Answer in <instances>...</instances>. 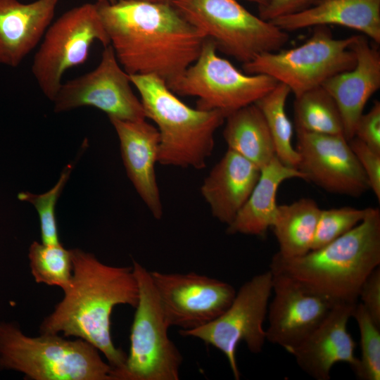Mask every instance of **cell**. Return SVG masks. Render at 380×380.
Returning <instances> with one entry per match:
<instances>
[{"instance_id":"obj_28","label":"cell","mask_w":380,"mask_h":380,"mask_svg":"<svg viewBox=\"0 0 380 380\" xmlns=\"http://www.w3.org/2000/svg\"><path fill=\"white\" fill-rule=\"evenodd\" d=\"M360 332V357L353 368L360 380L380 379V327L371 317L361 303L353 312Z\"/></svg>"},{"instance_id":"obj_33","label":"cell","mask_w":380,"mask_h":380,"mask_svg":"<svg viewBox=\"0 0 380 380\" xmlns=\"http://www.w3.org/2000/svg\"><path fill=\"white\" fill-rule=\"evenodd\" d=\"M358 299L374 322L380 327V267L375 268L362 283Z\"/></svg>"},{"instance_id":"obj_7","label":"cell","mask_w":380,"mask_h":380,"mask_svg":"<svg viewBox=\"0 0 380 380\" xmlns=\"http://www.w3.org/2000/svg\"><path fill=\"white\" fill-rule=\"evenodd\" d=\"M139 288L130 331V347L114 380H178L182 356L168 336L170 327L150 271L133 260Z\"/></svg>"},{"instance_id":"obj_29","label":"cell","mask_w":380,"mask_h":380,"mask_svg":"<svg viewBox=\"0 0 380 380\" xmlns=\"http://www.w3.org/2000/svg\"><path fill=\"white\" fill-rule=\"evenodd\" d=\"M74 167L70 163L63 170L56 184L48 191L34 194L28 191L20 192L18 198L34 205L37 210L40 223L42 243L46 245L60 244L55 208L57 201L65 187Z\"/></svg>"},{"instance_id":"obj_31","label":"cell","mask_w":380,"mask_h":380,"mask_svg":"<svg viewBox=\"0 0 380 380\" xmlns=\"http://www.w3.org/2000/svg\"><path fill=\"white\" fill-rule=\"evenodd\" d=\"M349 145L363 170L369 188L380 201V153H378L356 137L348 141Z\"/></svg>"},{"instance_id":"obj_30","label":"cell","mask_w":380,"mask_h":380,"mask_svg":"<svg viewBox=\"0 0 380 380\" xmlns=\"http://www.w3.org/2000/svg\"><path fill=\"white\" fill-rule=\"evenodd\" d=\"M367 209L351 206L322 209L310 251L331 243L353 229L364 220Z\"/></svg>"},{"instance_id":"obj_2","label":"cell","mask_w":380,"mask_h":380,"mask_svg":"<svg viewBox=\"0 0 380 380\" xmlns=\"http://www.w3.org/2000/svg\"><path fill=\"white\" fill-rule=\"evenodd\" d=\"M73 262L72 285L63 298L42 321L40 334L63 333L95 346L115 372L127 355L111 336V315L118 305L136 308L139 288L132 267L106 265L91 253L70 249Z\"/></svg>"},{"instance_id":"obj_23","label":"cell","mask_w":380,"mask_h":380,"mask_svg":"<svg viewBox=\"0 0 380 380\" xmlns=\"http://www.w3.org/2000/svg\"><path fill=\"white\" fill-rule=\"evenodd\" d=\"M223 137L230 149L260 169L276 156L266 120L255 104L239 108L225 118Z\"/></svg>"},{"instance_id":"obj_35","label":"cell","mask_w":380,"mask_h":380,"mask_svg":"<svg viewBox=\"0 0 380 380\" xmlns=\"http://www.w3.org/2000/svg\"><path fill=\"white\" fill-rule=\"evenodd\" d=\"M157 4H172L177 0H134Z\"/></svg>"},{"instance_id":"obj_10","label":"cell","mask_w":380,"mask_h":380,"mask_svg":"<svg viewBox=\"0 0 380 380\" xmlns=\"http://www.w3.org/2000/svg\"><path fill=\"white\" fill-rule=\"evenodd\" d=\"M36 52L32 72L43 94L53 101L64 72L83 64L91 44L110 40L96 4L86 3L63 13L46 29Z\"/></svg>"},{"instance_id":"obj_13","label":"cell","mask_w":380,"mask_h":380,"mask_svg":"<svg viewBox=\"0 0 380 380\" xmlns=\"http://www.w3.org/2000/svg\"><path fill=\"white\" fill-rule=\"evenodd\" d=\"M150 274L170 327L191 330L213 321L231 304L229 284L195 272Z\"/></svg>"},{"instance_id":"obj_26","label":"cell","mask_w":380,"mask_h":380,"mask_svg":"<svg viewBox=\"0 0 380 380\" xmlns=\"http://www.w3.org/2000/svg\"><path fill=\"white\" fill-rule=\"evenodd\" d=\"M290 93L286 85L279 82L255 104L266 120L276 156L284 165L297 169L299 155L292 144L293 127L286 112V103Z\"/></svg>"},{"instance_id":"obj_21","label":"cell","mask_w":380,"mask_h":380,"mask_svg":"<svg viewBox=\"0 0 380 380\" xmlns=\"http://www.w3.org/2000/svg\"><path fill=\"white\" fill-rule=\"evenodd\" d=\"M271 22L286 32L319 25H340L360 32L379 44L380 0H317L313 6Z\"/></svg>"},{"instance_id":"obj_27","label":"cell","mask_w":380,"mask_h":380,"mask_svg":"<svg viewBox=\"0 0 380 380\" xmlns=\"http://www.w3.org/2000/svg\"><path fill=\"white\" fill-rule=\"evenodd\" d=\"M31 273L37 283L56 286L65 291L72 285L73 262L70 249L61 243L46 245L34 241L29 248Z\"/></svg>"},{"instance_id":"obj_12","label":"cell","mask_w":380,"mask_h":380,"mask_svg":"<svg viewBox=\"0 0 380 380\" xmlns=\"http://www.w3.org/2000/svg\"><path fill=\"white\" fill-rule=\"evenodd\" d=\"M130 75L118 62L113 47H104L100 63L91 71L62 83L53 100L55 113L91 106L108 118L136 121L146 119L141 100L132 89Z\"/></svg>"},{"instance_id":"obj_16","label":"cell","mask_w":380,"mask_h":380,"mask_svg":"<svg viewBox=\"0 0 380 380\" xmlns=\"http://www.w3.org/2000/svg\"><path fill=\"white\" fill-rule=\"evenodd\" d=\"M356 304H334L315 330L289 353L298 366L314 379H330L336 363H347L352 369L357 365L356 343L347 329Z\"/></svg>"},{"instance_id":"obj_15","label":"cell","mask_w":380,"mask_h":380,"mask_svg":"<svg viewBox=\"0 0 380 380\" xmlns=\"http://www.w3.org/2000/svg\"><path fill=\"white\" fill-rule=\"evenodd\" d=\"M271 272L273 297L267 308L266 340L290 353L315 330L336 303L286 274Z\"/></svg>"},{"instance_id":"obj_32","label":"cell","mask_w":380,"mask_h":380,"mask_svg":"<svg viewBox=\"0 0 380 380\" xmlns=\"http://www.w3.org/2000/svg\"><path fill=\"white\" fill-rule=\"evenodd\" d=\"M354 137L380 153V102L375 101L367 113H362L355 125Z\"/></svg>"},{"instance_id":"obj_25","label":"cell","mask_w":380,"mask_h":380,"mask_svg":"<svg viewBox=\"0 0 380 380\" xmlns=\"http://www.w3.org/2000/svg\"><path fill=\"white\" fill-rule=\"evenodd\" d=\"M293 115L296 132L343 135L340 110L322 86L295 97Z\"/></svg>"},{"instance_id":"obj_14","label":"cell","mask_w":380,"mask_h":380,"mask_svg":"<svg viewBox=\"0 0 380 380\" xmlns=\"http://www.w3.org/2000/svg\"><path fill=\"white\" fill-rule=\"evenodd\" d=\"M297 169L304 180L324 191L360 197L370 189L367 178L343 134L296 132Z\"/></svg>"},{"instance_id":"obj_11","label":"cell","mask_w":380,"mask_h":380,"mask_svg":"<svg viewBox=\"0 0 380 380\" xmlns=\"http://www.w3.org/2000/svg\"><path fill=\"white\" fill-rule=\"evenodd\" d=\"M272 294V272L268 270L246 281L236 292L229 306L217 318L200 327L179 332L220 350L227 357L234 379L239 380L238 345L244 342L255 354L262 350L266 341L263 323Z\"/></svg>"},{"instance_id":"obj_24","label":"cell","mask_w":380,"mask_h":380,"mask_svg":"<svg viewBox=\"0 0 380 380\" xmlns=\"http://www.w3.org/2000/svg\"><path fill=\"white\" fill-rule=\"evenodd\" d=\"M321 211L317 202L310 198L278 205L272 226L279 244L277 253L291 258L308 253Z\"/></svg>"},{"instance_id":"obj_22","label":"cell","mask_w":380,"mask_h":380,"mask_svg":"<svg viewBox=\"0 0 380 380\" xmlns=\"http://www.w3.org/2000/svg\"><path fill=\"white\" fill-rule=\"evenodd\" d=\"M293 178L304 179V176L298 169L284 165L274 156L260 169V177L251 195L227 225V233L264 236L272 227L276 216L277 194L280 184Z\"/></svg>"},{"instance_id":"obj_18","label":"cell","mask_w":380,"mask_h":380,"mask_svg":"<svg viewBox=\"0 0 380 380\" xmlns=\"http://www.w3.org/2000/svg\"><path fill=\"white\" fill-rule=\"evenodd\" d=\"M119 139L127 175L152 215L160 220L163 207L157 183L160 136L154 125L145 120L128 121L109 118Z\"/></svg>"},{"instance_id":"obj_20","label":"cell","mask_w":380,"mask_h":380,"mask_svg":"<svg viewBox=\"0 0 380 380\" xmlns=\"http://www.w3.org/2000/svg\"><path fill=\"white\" fill-rule=\"evenodd\" d=\"M260 174L258 166L228 149L201 186L212 215L229 225L248 200Z\"/></svg>"},{"instance_id":"obj_37","label":"cell","mask_w":380,"mask_h":380,"mask_svg":"<svg viewBox=\"0 0 380 380\" xmlns=\"http://www.w3.org/2000/svg\"><path fill=\"white\" fill-rule=\"evenodd\" d=\"M118 0H96L97 3H104V4H113L116 2Z\"/></svg>"},{"instance_id":"obj_4","label":"cell","mask_w":380,"mask_h":380,"mask_svg":"<svg viewBox=\"0 0 380 380\" xmlns=\"http://www.w3.org/2000/svg\"><path fill=\"white\" fill-rule=\"evenodd\" d=\"M146 117L156 125L160 144L158 163L203 169L213 152L215 134L227 115L192 108L177 98L166 82L153 75H129Z\"/></svg>"},{"instance_id":"obj_8","label":"cell","mask_w":380,"mask_h":380,"mask_svg":"<svg viewBox=\"0 0 380 380\" xmlns=\"http://www.w3.org/2000/svg\"><path fill=\"white\" fill-rule=\"evenodd\" d=\"M313 27L312 35L303 44L262 53L243 64L244 72L270 76L297 97L355 66V55L350 48L355 35L336 39L328 26Z\"/></svg>"},{"instance_id":"obj_17","label":"cell","mask_w":380,"mask_h":380,"mask_svg":"<svg viewBox=\"0 0 380 380\" xmlns=\"http://www.w3.org/2000/svg\"><path fill=\"white\" fill-rule=\"evenodd\" d=\"M355 65L327 79L322 87L335 101L341 115L343 135L354 137L355 125L371 96L380 88V53L366 36L355 35L350 46Z\"/></svg>"},{"instance_id":"obj_5","label":"cell","mask_w":380,"mask_h":380,"mask_svg":"<svg viewBox=\"0 0 380 380\" xmlns=\"http://www.w3.org/2000/svg\"><path fill=\"white\" fill-rule=\"evenodd\" d=\"M32 380H114L113 369L87 341L58 334L28 336L12 322H0V370Z\"/></svg>"},{"instance_id":"obj_6","label":"cell","mask_w":380,"mask_h":380,"mask_svg":"<svg viewBox=\"0 0 380 380\" xmlns=\"http://www.w3.org/2000/svg\"><path fill=\"white\" fill-rule=\"evenodd\" d=\"M172 5L217 51L243 64L281 49L289 39L288 32L253 15L238 0H177Z\"/></svg>"},{"instance_id":"obj_1","label":"cell","mask_w":380,"mask_h":380,"mask_svg":"<svg viewBox=\"0 0 380 380\" xmlns=\"http://www.w3.org/2000/svg\"><path fill=\"white\" fill-rule=\"evenodd\" d=\"M95 4L110 45L129 75H153L169 87L196 60L206 39L172 4Z\"/></svg>"},{"instance_id":"obj_19","label":"cell","mask_w":380,"mask_h":380,"mask_svg":"<svg viewBox=\"0 0 380 380\" xmlns=\"http://www.w3.org/2000/svg\"><path fill=\"white\" fill-rule=\"evenodd\" d=\"M61 0H0V63L18 66L42 40Z\"/></svg>"},{"instance_id":"obj_36","label":"cell","mask_w":380,"mask_h":380,"mask_svg":"<svg viewBox=\"0 0 380 380\" xmlns=\"http://www.w3.org/2000/svg\"><path fill=\"white\" fill-rule=\"evenodd\" d=\"M245 1L255 3L258 5V7L265 5L269 1V0H245Z\"/></svg>"},{"instance_id":"obj_34","label":"cell","mask_w":380,"mask_h":380,"mask_svg":"<svg viewBox=\"0 0 380 380\" xmlns=\"http://www.w3.org/2000/svg\"><path fill=\"white\" fill-rule=\"evenodd\" d=\"M317 0H269L258 7L259 17L267 21L300 12L315 3Z\"/></svg>"},{"instance_id":"obj_9","label":"cell","mask_w":380,"mask_h":380,"mask_svg":"<svg viewBox=\"0 0 380 380\" xmlns=\"http://www.w3.org/2000/svg\"><path fill=\"white\" fill-rule=\"evenodd\" d=\"M279 82L263 74H247L217 54L205 39L196 60L168 87L175 94L198 99L196 108L227 115L255 103Z\"/></svg>"},{"instance_id":"obj_3","label":"cell","mask_w":380,"mask_h":380,"mask_svg":"<svg viewBox=\"0 0 380 380\" xmlns=\"http://www.w3.org/2000/svg\"><path fill=\"white\" fill-rule=\"evenodd\" d=\"M367 208L360 224L319 248L291 258L276 253L270 270L335 303H357L362 283L380 265V209Z\"/></svg>"}]
</instances>
